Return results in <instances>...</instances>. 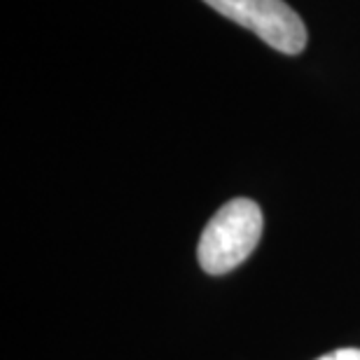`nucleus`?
Returning <instances> with one entry per match:
<instances>
[{"label": "nucleus", "instance_id": "f257e3e1", "mask_svg": "<svg viewBox=\"0 0 360 360\" xmlns=\"http://www.w3.org/2000/svg\"><path fill=\"white\" fill-rule=\"evenodd\" d=\"M262 211L250 199H232L208 220L199 239V264L211 276L236 269L257 248Z\"/></svg>", "mask_w": 360, "mask_h": 360}, {"label": "nucleus", "instance_id": "f03ea898", "mask_svg": "<svg viewBox=\"0 0 360 360\" xmlns=\"http://www.w3.org/2000/svg\"><path fill=\"white\" fill-rule=\"evenodd\" d=\"M215 12L246 26L269 47L300 54L307 45L304 21L283 0H204Z\"/></svg>", "mask_w": 360, "mask_h": 360}, {"label": "nucleus", "instance_id": "7ed1b4c3", "mask_svg": "<svg viewBox=\"0 0 360 360\" xmlns=\"http://www.w3.org/2000/svg\"><path fill=\"white\" fill-rule=\"evenodd\" d=\"M319 360H360V349H340L328 356H321Z\"/></svg>", "mask_w": 360, "mask_h": 360}]
</instances>
